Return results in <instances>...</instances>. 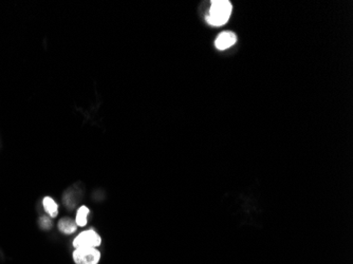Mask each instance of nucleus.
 I'll return each mask as SVG.
<instances>
[{
    "mask_svg": "<svg viewBox=\"0 0 353 264\" xmlns=\"http://www.w3.org/2000/svg\"><path fill=\"white\" fill-rule=\"evenodd\" d=\"M232 3L228 0H216L212 1L210 8L209 15L206 16V21L214 27H220L228 22L232 14Z\"/></svg>",
    "mask_w": 353,
    "mask_h": 264,
    "instance_id": "nucleus-1",
    "label": "nucleus"
},
{
    "mask_svg": "<svg viewBox=\"0 0 353 264\" xmlns=\"http://www.w3.org/2000/svg\"><path fill=\"white\" fill-rule=\"evenodd\" d=\"M103 243L102 236L93 229H84L78 232L72 241L73 248L76 247H96L100 248Z\"/></svg>",
    "mask_w": 353,
    "mask_h": 264,
    "instance_id": "nucleus-2",
    "label": "nucleus"
},
{
    "mask_svg": "<svg viewBox=\"0 0 353 264\" xmlns=\"http://www.w3.org/2000/svg\"><path fill=\"white\" fill-rule=\"evenodd\" d=\"M72 260L74 264H100L102 251L96 247H76L73 249Z\"/></svg>",
    "mask_w": 353,
    "mask_h": 264,
    "instance_id": "nucleus-3",
    "label": "nucleus"
},
{
    "mask_svg": "<svg viewBox=\"0 0 353 264\" xmlns=\"http://www.w3.org/2000/svg\"><path fill=\"white\" fill-rule=\"evenodd\" d=\"M237 41V36L233 32H222L221 34L218 35L216 38L215 46L218 50H227V49L234 46Z\"/></svg>",
    "mask_w": 353,
    "mask_h": 264,
    "instance_id": "nucleus-4",
    "label": "nucleus"
},
{
    "mask_svg": "<svg viewBox=\"0 0 353 264\" xmlns=\"http://www.w3.org/2000/svg\"><path fill=\"white\" fill-rule=\"evenodd\" d=\"M57 229L62 234L66 236H70L75 234L77 231L78 226L76 225L74 219H72L70 217H64L62 219H59V221L57 222Z\"/></svg>",
    "mask_w": 353,
    "mask_h": 264,
    "instance_id": "nucleus-5",
    "label": "nucleus"
},
{
    "mask_svg": "<svg viewBox=\"0 0 353 264\" xmlns=\"http://www.w3.org/2000/svg\"><path fill=\"white\" fill-rule=\"evenodd\" d=\"M42 207H44V211H46L47 216H49L51 219H54L58 216L59 212L58 204L52 196L46 195L45 198L42 199Z\"/></svg>",
    "mask_w": 353,
    "mask_h": 264,
    "instance_id": "nucleus-6",
    "label": "nucleus"
},
{
    "mask_svg": "<svg viewBox=\"0 0 353 264\" xmlns=\"http://www.w3.org/2000/svg\"><path fill=\"white\" fill-rule=\"evenodd\" d=\"M90 216V208L86 205H81L76 211L74 221L78 227H85L88 224V218Z\"/></svg>",
    "mask_w": 353,
    "mask_h": 264,
    "instance_id": "nucleus-7",
    "label": "nucleus"
},
{
    "mask_svg": "<svg viewBox=\"0 0 353 264\" xmlns=\"http://www.w3.org/2000/svg\"><path fill=\"white\" fill-rule=\"evenodd\" d=\"M38 224L40 226V229H44V230L51 229L52 226H53L52 219L49 216H41L39 218V220H38Z\"/></svg>",
    "mask_w": 353,
    "mask_h": 264,
    "instance_id": "nucleus-8",
    "label": "nucleus"
}]
</instances>
